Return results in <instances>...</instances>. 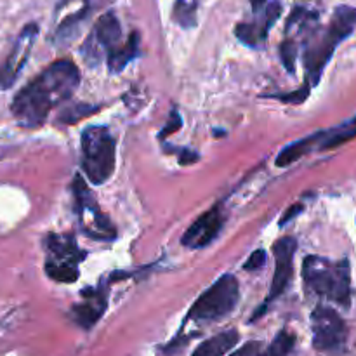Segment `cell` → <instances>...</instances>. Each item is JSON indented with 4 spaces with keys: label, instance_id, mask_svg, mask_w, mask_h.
Returning <instances> with one entry per match:
<instances>
[{
    "label": "cell",
    "instance_id": "obj_1",
    "mask_svg": "<svg viewBox=\"0 0 356 356\" xmlns=\"http://www.w3.org/2000/svg\"><path fill=\"white\" fill-rule=\"evenodd\" d=\"M80 83V72L70 59L51 63L14 96L10 113L21 127L44 125L49 113L73 96Z\"/></svg>",
    "mask_w": 356,
    "mask_h": 356
},
{
    "label": "cell",
    "instance_id": "obj_2",
    "mask_svg": "<svg viewBox=\"0 0 356 356\" xmlns=\"http://www.w3.org/2000/svg\"><path fill=\"white\" fill-rule=\"evenodd\" d=\"M302 280L313 294L343 308H350L351 268L348 259L332 261L327 257L308 256L302 263Z\"/></svg>",
    "mask_w": 356,
    "mask_h": 356
},
{
    "label": "cell",
    "instance_id": "obj_3",
    "mask_svg": "<svg viewBox=\"0 0 356 356\" xmlns=\"http://www.w3.org/2000/svg\"><path fill=\"white\" fill-rule=\"evenodd\" d=\"M356 28V7L351 6H339L334 10L330 17L329 26L323 30L318 40L308 45L305 54V66H306V86L313 87L320 82L323 70L327 63L332 58L334 51L343 40H346Z\"/></svg>",
    "mask_w": 356,
    "mask_h": 356
},
{
    "label": "cell",
    "instance_id": "obj_4",
    "mask_svg": "<svg viewBox=\"0 0 356 356\" xmlns=\"http://www.w3.org/2000/svg\"><path fill=\"white\" fill-rule=\"evenodd\" d=\"M82 170L90 184L101 186L113 176L117 143L106 125H90L82 132Z\"/></svg>",
    "mask_w": 356,
    "mask_h": 356
},
{
    "label": "cell",
    "instance_id": "obj_5",
    "mask_svg": "<svg viewBox=\"0 0 356 356\" xmlns=\"http://www.w3.org/2000/svg\"><path fill=\"white\" fill-rule=\"evenodd\" d=\"M240 299V285L236 277L226 273L216 280L188 312L191 322L209 323L228 316L236 308Z\"/></svg>",
    "mask_w": 356,
    "mask_h": 356
},
{
    "label": "cell",
    "instance_id": "obj_6",
    "mask_svg": "<svg viewBox=\"0 0 356 356\" xmlns=\"http://www.w3.org/2000/svg\"><path fill=\"white\" fill-rule=\"evenodd\" d=\"M313 346L327 355H341L346 348L348 329L336 309L329 306H316L312 313Z\"/></svg>",
    "mask_w": 356,
    "mask_h": 356
},
{
    "label": "cell",
    "instance_id": "obj_7",
    "mask_svg": "<svg viewBox=\"0 0 356 356\" xmlns=\"http://www.w3.org/2000/svg\"><path fill=\"white\" fill-rule=\"evenodd\" d=\"M122 45V24L113 13H106L96 21L92 31L83 42L82 56L89 65H97L104 56Z\"/></svg>",
    "mask_w": 356,
    "mask_h": 356
},
{
    "label": "cell",
    "instance_id": "obj_8",
    "mask_svg": "<svg viewBox=\"0 0 356 356\" xmlns=\"http://www.w3.org/2000/svg\"><path fill=\"white\" fill-rule=\"evenodd\" d=\"M73 193H75L76 207H79V218L80 225H82L83 232L96 238H113L115 228L110 222V219L99 211L96 200L90 195L89 188H87L86 181L80 176H76L75 183H73Z\"/></svg>",
    "mask_w": 356,
    "mask_h": 356
},
{
    "label": "cell",
    "instance_id": "obj_9",
    "mask_svg": "<svg viewBox=\"0 0 356 356\" xmlns=\"http://www.w3.org/2000/svg\"><path fill=\"white\" fill-rule=\"evenodd\" d=\"M38 37V26L35 23L26 24L23 30L19 31L17 38L14 40L13 49H10L9 56L6 61L0 66V90H7L14 86L19 73L23 72L24 65H26L30 52L33 49L35 40Z\"/></svg>",
    "mask_w": 356,
    "mask_h": 356
},
{
    "label": "cell",
    "instance_id": "obj_10",
    "mask_svg": "<svg viewBox=\"0 0 356 356\" xmlns=\"http://www.w3.org/2000/svg\"><path fill=\"white\" fill-rule=\"evenodd\" d=\"M296 249H298V242L292 236H284V238L277 240L273 245V254H275V275L273 282H271L270 296H268L266 302H264L263 308H259L256 312V315L252 316V322L256 318H259V315H263L266 306L270 305L273 299L280 298L285 292L287 285L291 284L292 278V266H294V256Z\"/></svg>",
    "mask_w": 356,
    "mask_h": 356
},
{
    "label": "cell",
    "instance_id": "obj_11",
    "mask_svg": "<svg viewBox=\"0 0 356 356\" xmlns=\"http://www.w3.org/2000/svg\"><path fill=\"white\" fill-rule=\"evenodd\" d=\"M222 225H225V214H222V209L219 205H216L211 211L204 212L184 232L183 245L190 247V249H202V247L211 245L218 238Z\"/></svg>",
    "mask_w": 356,
    "mask_h": 356
},
{
    "label": "cell",
    "instance_id": "obj_12",
    "mask_svg": "<svg viewBox=\"0 0 356 356\" xmlns=\"http://www.w3.org/2000/svg\"><path fill=\"white\" fill-rule=\"evenodd\" d=\"M280 16L282 2H278V0L268 2L266 6L261 9V17H257L252 23H240L238 26L235 28V35L238 37V40L243 42L245 45L257 47V45L263 44V42L266 40L271 26L277 23Z\"/></svg>",
    "mask_w": 356,
    "mask_h": 356
},
{
    "label": "cell",
    "instance_id": "obj_13",
    "mask_svg": "<svg viewBox=\"0 0 356 356\" xmlns=\"http://www.w3.org/2000/svg\"><path fill=\"white\" fill-rule=\"evenodd\" d=\"M83 302H79L72 308V318L75 320V323L82 329L89 330L99 322L101 316L106 312V296L101 291H83L82 292Z\"/></svg>",
    "mask_w": 356,
    "mask_h": 356
},
{
    "label": "cell",
    "instance_id": "obj_14",
    "mask_svg": "<svg viewBox=\"0 0 356 356\" xmlns=\"http://www.w3.org/2000/svg\"><path fill=\"white\" fill-rule=\"evenodd\" d=\"M47 250L49 259L65 261V263L79 264L83 259V254L80 252L76 242L73 236H61V235H51L47 240Z\"/></svg>",
    "mask_w": 356,
    "mask_h": 356
},
{
    "label": "cell",
    "instance_id": "obj_15",
    "mask_svg": "<svg viewBox=\"0 0 356 356\" xmlns=\"http://www.w3.org/2000/svg\"><path fill=\"white\" fill-rule=\"evenodd\" d=\"M238 339L240 336L236 330H226L204 341L191 356H225L238 344Z\"/></svg>",
    "mask_w": 356,
    "mask_h": 356
},
{
    "label": "cell",
    "instance_id": "obj_16",
    "mask_svg": "<svg viewBox=\"0 0 356 356\" xmlns=\"http://www.w3.org/2000/svg\"><path fill=\"white\" fill-rule=\"evenodd\" d=\"M323 136H325V132H316V134L308 136V138L291 143V145H287L280 153H278L275 163H277L278 167L292 165V163L298 162L302 155H306V153L312 152L313 146L316 145V141L323 139Z\"/></svg>",
    "mask_w": 356,
    "mask_h": 356
},
{
    "label": "cell",
    "instance_id": "obj_17",
    "mask_svg": "<svg viewBox=\"0 0 356 356\" xmlns=\"http://www.w3.org/2000/svg\"><path fill=\"white\" fill-rule=\"evenodd\" d=\"M138 51H139V35L134 31V33H131V37H129L120 47H117L113 52H110V54L106 56L108 70H110L111 73L122 72V70H124L125 66H127L136 56H138Z\"/></svg>",
    "mask_w": 356,
    "mask_h": 356
},
{
    "label": "cell",
    "instance_id": "obj_18",
    "mask_svg": "<svg viewBox=\"0 0 356 356\" xmlns=\"http://www.w3.org/2000/svg\"><path fill=\"white\" fill-rule=\"evenodd\" d=\"M45 273H47V277L51 280L59 282V284H73L79 278V264L47 259V263H45Z\"/></svg>",
    "mask_w": 356,
    "mask_h": 356
},
{
    "label": "cell",
    "instance_id": "obj_19",
    "mask_svg": "<svg viewBox=\"0 0 356 356\" xmlns=\"http://www.w3.org/2000/svg\"><path fill=\"white\" fill-rule=\"evenodd\" d=\"M296 350V336L289 330H282L273 343L266 348L259 356H292Z\"/></svg>",
    "mask_w": 356,
    "mask_h": 356
},
{
    "label": "cell",
    "instance_id": "obj_20",
    "mask_svg": "<svg viewBox=\"0 0 356 356\" xmlns=\"http://www.w3.org/2000/svg\"><path fill=\"white\" fill-rule=\"evenodd\" d=\"M197 9L198 0H177L176 7H174V19L183 28L195 26V23H197Z\"/></svg>",
    "mask_w": 356,
    "mask_h": 356
},
{
    "label": "cell",
    "instance_id": "obj_21",
    "mask_svg": "<svg viewBox=\"0 0 356 356\" xmlns=\"http://www.w3.org/2000/svg\"><path fill=\"white\" fill-rule=\"evenodd\" d=\"M280 58H282V63H284V66L287 68V72H294L296 58H298V45H296L294 40L287 38V40L282 44Z\"/></svg>",
    "mask_w": 356,
    "mask_h": 356
},
{
    "label": "cell",
    "instance_id": "obj_22",
    "mask_svg": "<svg viewBox=\"0 0 356 356\" xmlns=\"http://www.w3.org/2000/svg\"><path fill=\"white\" fill-rule=\"evenodd\" d=\"M264 264H266V252L263 249H257L250 254V257L243 264V268L247 271H250V273H254V271H259L261 268H264Z\"/></svg>",
    "mask_w": 356,
    "mask_h": 356
},
{
    "label": "cell",
    "instance_id": "obj_23",
    "mask_svg": "<svg viewBox=\"0 0 356 356\" xmlns=\"http://www.w3.org/2000/svg\"><path fill=\"white\" fill-rule=\"evenodd\" d=\"M301 211H302V205H301V204H296V205H292V207L289 209V211L285 212L284 216H282V219H280V226L287 225L289 221H292V219H294L296 216H298V214H301Z\"/></svg>",
    "mask_w": 356,
    "mask_h": 356
},
{
    "label": "cell",
    "instance_id": "obj_24",
    "mask_svg": "<svg viewBox=\"0 0 356 356\" xmlns=\"http://www.w3.org/2000/svg\"><path fill=\"white\" fill-rule=\"evenodd\" d=\"M259 348V343H249L247 346L240 348L236 353H233L232 356H250L252 353H256V350Z\"/></svg>",
    "mask_w": 356,
    "mask_h": 356
},
{
    "label": "cell",
    "instance_id": "obj_25",
    "mask_svg": "<svg viewBox=\"0 0 356 356\" xmlns=\"http://www.w3.org/2000/svg\"><path fill=\"white\" fill-rule=\"evenodd\" d=\"M268 3V0H250V6H252L254 13H259L264 6Z\"/></svg>",
    "mask_w": 356,
    "mask_h": 356
}]
</instances>
